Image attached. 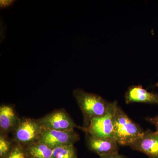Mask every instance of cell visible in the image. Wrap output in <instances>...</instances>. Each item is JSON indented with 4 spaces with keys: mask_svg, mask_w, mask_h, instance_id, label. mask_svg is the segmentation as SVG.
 <instances>
[{
    "mask_svg": "<svg viewBox=\"0 0 158 158\" xmlns=\"http://www.w3.org/2000/svg\"><path fill=\"white\" fill-rule=\"evenodd\" d=\"M37 120L43 128L48 129L71 131L74 130L75 128L80 127L66 111L62 109L55 110Z\"/></svg>",
    "mask_w": 158,
    "mask_h": 158,
    "instance_id": "8992f818",
    "label": "cell"
},
{
    "mask_svg": "<svg viewBox=\"0 0 158 158\" xmlns=\"http://www.w3.org/2000/svg\"><path fill=\"white\" fill-rule=\"evenodd\" d=\"M156 86L157 87H158V82L156 84Z\"/></svg>",
    "mask_w": 158,
    "mask_h": 158,
    "instance_id": "ac0fdd59",
    "label": "cell"
},
{
    "mask_svg": "<svg viewBox=\"0 0 158 158\" xmlns=\"http://www.w3.org/2000/svg\"><path fill=\"white\" fill-rule=\"evenodd\" d=\"M14 142L12 149L6 158H29L24 146Z\"/></svg>",
    "mask_w": 158,
    "mask_h": 158,
    "instance_id": "5bb4252c",
    "label": "cell"
},
{
    "mask_svg": "<svg viewBox=\"0 0 158 158\" xmlns=\"http://www.w3.org/2000/svg\"><path fill=\"white\" fill-rule=\"evenodd\" d=\"M125 99L127 104L139 102L158 105V93L148 92L141 85H135L128 88L125 94Z\"/></svg>",
    "mask_w": 158,
    "mask_h": 158,
    "instance_id": "9c48e42d",
    "label": "cell"
},
{
    "mask_svg": "<svg viewBox=\"0 0 158 158\" xmlns=\"http://www.w3.org/2000/svg\"><path fill=\"white\" fill-rule=\"evenodd\" d=\"M29 158H51L53 149L37 141L24 146Z\"/></svg>",
    "mask_w": 158,
    "mask_h": 158,
    "instance_id": "8fae6325",
    "label": "cell"
},
{
    "mask_svg": "<svg viewBox=\"0 0 158 158\" xmlns=\"http://www.w3.org/2000/svg\"><path fill=\"white\" fill-rule=\"evenodd\" d=\"M130 147L144 153L149 158H158V132L148 129Z\"/></svg>",
    "mask_w": 158,
    "mask_h": 158,
    "instance_id": "52a82bcc",
    "label": "cell"
},
{
    "mask_svg": "<svg viewBox=\"0 0 158 158\" xmlns=\"http://www.w3.org/2000/svg\"><path fill=\"white\" fill-rule=\"evenodd\" d=\"M15 1L12 0H2L0 2V7L1 9L7 8L12 6Z\"/></svg>",
    "mask_w": 158,
    "mask_h": 158,
    "instance_id": "2e32d148",
    "label": "cell"
},
{
    "mask_svg": "<svg viewBox=\"0 0 158 158\" xmlns=\"http://www.w3.org/2000/svg\"><path fill=\"white\" fill-rule=\"evenodd\" d=\"M20 119L12 106L2 105L0 107L1 134L7 135L11 132H13Z\"/></svg>",
    "mask_w": 158,
    "mask_h": 158,
    "instance_id": "30bf717a",
    "label": "cell"
},
{
    "mask_svg": "<svg viewBox=\"0 0 158 158\" xmlns=\"http://www.w3.org/2000/svg\"><path fill=\"white\" fill-rule=\"evenodd\" d=\"M51 158H77L74 144L62 145L53 148Z\"/></svg>",
    "mask_w": 158,
    "mask_h": 158,
    "instance_id": "7c38bea8",
    "label": "cell"
},
{
    "mask_svg": "<svg viewBox=\"0 0 158 158\" xmlns=\"http://www.w3.org/2000/svg\"><path fill=\"white\" fill-rule=\"evenodd\" d=\"M43 128L38 120L34 118H20L13 131V141L25 146L39 140Z\"/></svg>",
    "mask_w": 158,
    "mask_h": 158,
    "instance_id": "277c9868",
    "label": "cell"
},
{
    "mask_svg": "<svg viewBox=\"0 0 158 158\" xmlns=\"http://www.w3.org/2000/svg\"></svg>",
    "mask_w": 158,
    "mask_h": 158,
    "instance_id": "d6986e66",
    "label": "cell"
},
{
    "mask_svg": "<svg viewBox=\"0 0 158 158\" xmlns=\"http://www.w3.org/2000/svg\"><path fill=\"white\" fill-rule=\"evenodd\" d=\"M144 132L118 106L114 116L113 137L118 145L130 147Z\"/></svg>",
    "mask_w": 158,
    "mask_h": 158,
    "instance_id": "7a4b0ae2",
    "label": "cell"
},
{
    "mask_svg": "<svg viewBox=\"0 0 158 158\" xmlns=\"http://www.w3.org/2000/svg\"><path fill=\"white\" fill-rule=\"evenodd\" d=\"M101 158H127L124 156L118 154V153L110 155L104 156L101 157Z\"/></svg>",
    "mask_w": 158,
    "mask_h": 158,
    "instance_id": "e0dca14e",
    "label": "cell"
},
{
    "mask_svg": "<svg viewBox=\"0 0 158 158\" xmlns=\"http://www.w3.org/2000/svg\"><path fill=\"white\" fill-rule=\"evenodd\" d=\"M145 120L153 124L155 126L156 131L158 132V115L153 117H146Z\"/></svg>",
    "mask_w": 158,
    "mask_h": 158,
    "instance_id": "9a60e30c",
    "label": "cell"
},
{
    "mask_svg": "<svg viewBox=\"0 0 158 158\" xmlns=\"http://www.w3.org/2000/svg\"><path fill=\"white\" fill-rule=\"evenodd\" d=\"M80 140V135L75 131L43 128L38 141L46 144L52 149L58 146L74 144Z\"/></svg>",
    "mask_w": 158,
    "mask_h": 158,
    "instance_id": "5b68a950",
    "label": "cell"
},
{
    "mask_svg": "<svg viewBox=\"0 0 158 158\" xmlns=\"http://www.w3.org/2000/svg\"><path fill=\"white\" fill-rule=\"evenodd\" d=\"M73 95L83 114V127H88L94 118L106 114L111 104L110 102L101 96L88 93L81 89L74 90Z\"/></svg>",
    "mask_w": 158,
    "mask_h": 158,
    "instance_id": "6da1fadb",
    "label": "cell"
},
{
    "mask_svg": "<svg viewBox=\"0 0 158 158\" xmlns=\"http://www.w3.org/2000/svg\"><path fill=\"white\" fill-rule=\"evenodd\" d=\"M14 143L7 138V135H0V157L6 158L11 151Z\"/></svg>",
    "mask_w": 158,
    "mask_h": 158,
    "instance_id": "4fadbf2b",
    "label": "cell"
},
{
    "mask_svg": "<svg viewBox=\"0 0 158 158\" xmlns=\"http://www.w3.org/2000/svg\"><path fill=\"white\" fill-rule=\"evenodd\" d=\"M87 147L100 157L118 153V144L113 138H100L86 134Z\"/></svg>",
    "mask_w": 158,
    "mask_h": 158,
    "instance_id": "ba28073f",
    "label": "cell"
},
{
    "mask_svg": "<svg viewBox=\"0 0 158 158\" xmlns=\"http://www.w3.org/2000/svg\"><path fill=\"white\" fill-rule=\"evenodd\" d=\"M118 106L117 102H111L107 112L103 116L92 119L87 127H80L87 135L100 138H113L114 120Z\"/></svg>",
    "mask_w": 158,
    "mask_h": 158,
    "instance_id": "3957f363",
    "label": "cell"
}]
</instances>
